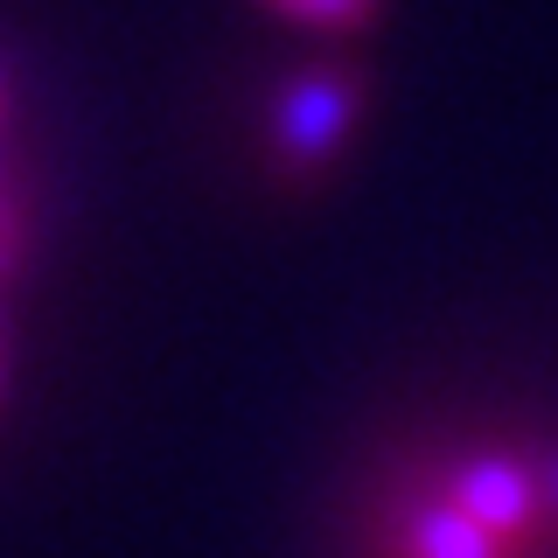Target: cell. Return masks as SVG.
Here are the masks:
<instances>
[{"label": "cell", "mask_w": 558, "mask_h": 558, "mask_svg": "<svg viewBox=\"0 0 558 558\" xmlns=\"http://www.w3.org/2000/svg\"><path fill=\"white\" fill-rule=\"evenodd\" d=\"M258 8H272L279 22H293V28L349 35V28H363V22L377 14V0H258Z\"/></svg>", "instance_id": "3"}, {"label": "cell", "mask_w": 558, "mask_h": 558, "mask_svg": "<svg viewBox=\"0 0 558 558\" xmlns=\"http://www.w3.org/2000/svg\"><path fill=\"white\" fill-rule=\"evenodd\" d=\"M349 119H356V92L342 77H307L279 98V154L301 168H322L342 147Z\"/></svg>", "instance_id": "2"}, {"label": "cell", "mask_w": 558, "mask_h": 558, "mask_svg": "<svg viewBox=\"0 0 558 558\" xmlns=\"http://www.w3.org/2000/svg\"><path fill=\"white\" fill-rule=\"evenodd\" d=\"M384 558H558V440L447 453L391 502Z\"/></svg>", "instance_id": "1"}]
</instances>
